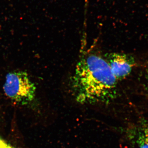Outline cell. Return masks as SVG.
<instances>
[{
  "label": "cell",
  "mask_w": 148,
  "mask_h": 148,
  "mask_svg": "<svg viewBox=\"0 0 148 148\" xmlns=\"http://www.w3.org/2000/svg\"><path fill=\"white\" fill-rule=\"evenodd\" d=\"M117 81L104 56L90 52L77 63L70 79V89L78 103H107L116 98Z\"/></svg>",
  "instance_id": "cell-1"
},
{
  "label": "cell",
  "mask_w": 148,
  "mask_h": 148,
  "mask_svg": "<svg viewBox=\"0 0 148 148\" xmlns=\"http://www.w3.org/2000/svg\"><path fill=\"white\" fill-rule=\"evenodd\" d=\"M3 90L7 97L21 105H28L34 100L36 87L24 71L10 72L6 76Z\"/></svg>",
  "instance_id": "cell-2"
},
{
  "label": "cell",
  "mask_w": 148,
  "mask_h": 148,
  "mask_svg": "<svg viewBox=\"0 0 148 148\" xmlns=\"http://www.w3.org/2000/svg\"><path fill=\"white\" fill-rule=\"evenodd\" d=\"M104 57L117 80L123 79L129 75L135 66L134 58L125 53H107Z\"/></svg>",
  "instance_id": "cell-3"
},
{
  "label": "cell",
  "mask_w": 148,
  "mask_h": 148,
  "mask_svg": "<svg viewBox=\"0 0 148 148\" xmlns=\"http://www.w3.org/2000/svg\"><path fill=\"white\" fill-rule=\"evenodd\" d=\"M0 148H16L11 146L5 141L0 138Z\"/></svg>",
  "instance_id": "cell-5"
},
{
  "label": "cell",
  "mask_w": 148,
  "mask_h": 148,
  "mask_svg": "<svg viewBox=\"0 0 148 148\" xmlns=\"http://www.w3.org/2000/svg\"><path fill=\"white\" fill-rule=\"evenodd\" d=\"M131 135L137 148H148V120L140 121Z\"/></svg>",
  "instance_id": "cell-4"
}]
</instances>
